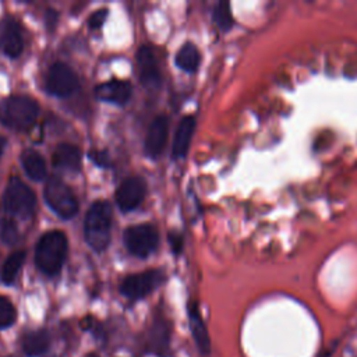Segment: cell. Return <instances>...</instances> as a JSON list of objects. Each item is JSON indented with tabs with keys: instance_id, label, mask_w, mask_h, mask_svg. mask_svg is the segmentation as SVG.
<instances>
[{
	"instance_id": "277c9868",
	"label": "cell",
	"mask_w": 357,
	"mask_h": 357,
	"mask_svg": "<svg viewBox=\"0 0 357 357\" xmlns=\"http://www.w3.org/2000/svg\"><path fill=\"white\" fill-rule=\"evenodd\" d=\"M3 205L8 213L20 218H28L35 209L36 197L22 180L11 177L3 194Z\"/></svg>"
},
{
	"instance_id": "5b68a950",
	"label": "cell",
	"mask_w": 357,
	"mask_h": 357,
	"mask_svg": "<svg viewBox=\"0 0 357 357\" xmlns=\"http://www.w3.org/2000/svg\"><path fill=\"white\" fill-rule=\"evenodd\" d=\"M46 204L52 208V211L63 218L71 219L78 212V202L71 191V188L59 178H50L43 191Z\"/></svg>"
},
{
	"instance_id": "30bf717a",
	"label": "cell",
	"mask_w": 357,
	"mask_h": 357,
	"mask_svg": "<svg viewBox=\"0 0 357 357\" xmlns=\"http://www.w3.org/2000/svg\"><path fill=\"white\" fill-rule=\"evenodd\" d=\"M137 63L141 84L149 89L156 91L162 85V75L158 67V61L155 59L153 52L148 46H141L137 52Z\"/></svg>"
},
{
	"instance_id": "4316f807",
	"label": "cell",
	"mask_w": 357,
	"mask_h": 357,
	"mask_svg": "<svg viewBox=\"0 0 357 357\" xmlns=\"http://www.w3.org/2000/svg\"><path fill=\"white\" fill-rule=\"evenodd\" d=\"M169 243L174 254H180L183 248V237L178 233H169Z\"/></svg>"
},
{
	"instance_id": "6da1fadb",
	"label": "cell",
	"mask_w": 357,
	"mask_h": 357,
	"mask_svg": "<svg viewBox=\"0 0 357 357\" xmlns=\"http://www.w3.org/2000/svg\"><path fill=\"white\" fill-rule=\"evenodd\" d=\"M67 237L60 230L46 231L36 244L35 264L36 268L47 275H57L64 264L67 255Z\"/></svg>"
},
{
	"instance_id": "484cf974",
	"label": "cell",
	"mask_w": 357,
	"mask_h": 357,
	"mask_svg": "<svg viewBox=\"0 0 357 357\" xmlns=\"http://www.w3.org/2000/svg\"><path fill=\"white\" fill-rule=\"evenodd\" d=\"M107 14H109V10H107V8H100V10L95 11V13L89 17V20H88L89 28H92V29L100 28V26L103 25V22H105Z\"/></svg>"
},
{
	"instance_id": "ba28073f",
	"label": "cell",
	"mask_w": 357,
	"mask_h": 357,
	"mask_svg": "<svg viewBox=\"0 0 357 357\" xmlns=\"http://www.w3.org/2000/svg\"><path fill=\"white\" fill-rule=\"evenodd\" d=\"M78 85L75 73L64 63L57 61L52 64L46 77V89L49 93L57 98L70 96Z\"/></svg>"
},
{
	"instance_id": "cb8c5ba5",
	"label": "cell",
	"mask_w": 357,
	"mask_h": 357,
	"mask_svg": "<svg viewBox=\"0 0 357 357\" xmlns=\"http://www.w3.org/2000/svg\"><path fill=\"white\" fill-rule=\"evenodd\" d=\"M1 238L7 244H14L18 240V227L14 220L11 219L1 220Z\"/></svg>"
},
{
	"instance_id": "5bb4252c",
	"label": "cell",
	"mask_w": 357,
	"mask_h": 357,
	"mask_svg": "<svg viewBox=\"0 0 357 357\" xmlns=\"http://www.w3.org/2000/svg\"><path fill=\"white\" fill-rule=\"evenodd\" d=\"M95 95L102 102L124 105L131 96V85L127 81L112 79V81L99 84L95 88Z\"/></svg>"
},
{
	"instance_id": "d6986e66",
	"label": "cell",
	"mask_w": 357,
	"mask_h": 357,
	"mask_svg": "<svg viewBox=\"0 0 357 357\" xmlns=\"http://www.w3.org/2000/svg\"><path fill=\"white\" fill-rule=\"evenodd\" d=\"M21 163L26 176L33 181H40L46 177V163L40 153L33 149H25L21 153Z\"/></svg>"
},
{
	"instance_id": "f546056e",
	"label": "cell",
	"mask_w": 357,
	"mask_h": 357,
	"mask_svg": "<svg viewBox=\"0 0 357 357\" xmlns=\"http://www.w3.org/2000/svg\"><path fill=\"white\" fill-rule=\"evenodd\" d=\"M85 357H99L96 353H88Z\"/></svg>"
},
{
	"instance_id": "7c38bea8",
	"label": "cell",
	"mask_w": 357,
	"mask_h": 357,
	"mask_svg": "<svg viewBox=\"0 0 357 357\" xmlns=\"http://www.w3.org/2000/svg\"><path fill=\"white\" fill-rule=\"evenodd\" d=\"M22 35L17 21L13 18H4L0 22V49L4 54L15 59L22 52Z\"/></svg>"
},
{
	"instance_id": "52a82bcc",
	"label": "cell",
	"mask_w": 357,
	"mask_h": 357,
	"mask_svg": "<svg viewBox=\"0 0 357 357\" xmlns=\"http://www.w3.org/2000/svg\"><path fill=\"white\" fill-rule=\"evenodd\" d=\"M163 280L159 269H151L124 278L120 284V293L130 300H139L152 293Z\"/></svg>"
},
{
	"instance_id": "f1b7e54d",
	"label": "cell",
	"mask_w": 357,
	"mask_h": 357,
	"mask_svg": "<svg viewBox=\"0 0 357 357\" xmlns=\"http://www.w3.org/2000/svg\"><path fill=\"white\" fill-rule=\"evenodd\" d=\"M6 144H7V139H6L3 135H0V156H1V153H3V151H4Z\"/></svg>"
},
{
	"instance_id": "44dd1931",
	"label": "cell",
	"mask_w": 357,
	"mask_h": 357,
	"mask_svg": "<svg viewBox=\"0 0 357 357\" xmlns=\"http://www.w3.org/2000/svg\"><path fill=\"white\" fill-rule=\"evenodd\" d=\"M25 261V251H15L13 252L3 264L0 269V280L4 284H13L22 264Z\"/></svg>"
},
{
	"instance_id": "e0dca14e",
	"label": "cell",
	"mask_w": 357,
	"mask_h": 357,
	"mask_svg": "<svg viewBox=\"0 0 357 357\" xmlns=\"http://www.w3.org/2000/svg\"><path fill=\"white\" fill-rule=\"evenodd\" d=\"M194 130H195V119L192 116L183 117L181 121L178 123V127L176 130V135L173 139L172 158L181 159L187 155Z\"/></svg>"
},
{
	"instance_id": "7402d4cb",
	"label": "cell",
	"mask_w": 357,
	"mask_h": 357,
	"mask_svg": "<svg viewBox=\"0 0 357 357\" xmlns=\"http://www.w3.org/2000/svg\"><path fill=\"white\" fill-rule=\"evenodd\" d=\"M213 21L222 31H229L233 24V14L230 10V4L227 1H219L213 10Z\"/></svg>"
},
{
	"instance_id": "ffe728a7",
	"label": "cell",
	"mask_w": 357,
	"mask_h": 357,
	"mask_svg": "<svg viewBox=\"0 0 357 357\" xmlns=\"http://www.w3.org/2000/svg\"><path fill=\"white\" fill-rule=\"evenodd\" d=\"M176 66L178 68H181L183 71H187V73H194L197 71L198 66H199V61H201V54H199V50L197 49L195 45L192 43H184L180 50L177 52L176 54Z\"/></svg>"
},
{
	"instance_id": "4fadbf2b",
	"label": "cell",
	"mask_w": 357,
	"mask_h": 357,
	"mask_svg": "<svg viewBox=\"0 0 357 357\" xmlns=\"http://www.w3.org/2000/svg\"><path fill=\"white\" fill-rule=\"evenodd\" d=\"M170 324L163 317H158L153 319L149 337H148V350L158 356H166L170 349Z\"/></svg>"
},
{
	"instance_id": "9a60e30c",
	"label": "cell",
	"mask_w": 357,
	"mask_h": 357,
	"mask_svg": "<svg viewBox=\"0 0 357 357\" xmlns=\"http://www.w3.org/2000/svg\"><path fill=\"white\" fill-rule=\"evenodd\" d=\"M188 321H190V329L191 335L194 337V342L202 354H208L211 351V340L206 331V326L204 324V319L199 314L198 305L195 303L188 304Z\"/></svg>"
},
{
	"instance_id": "8fae6325",
	"label": "cell",
	"mask_w": 357,
	"mask_h": 357,
	"mask_svg": "<svg viewBox=\"0 0 357 357\" xmlns=\"http://www.w3.org/2000/svg\"><path fill=\"white\" fill-rule=\"evenodd\" d=\"M167 132H169V119L165 114H159L156 116L146 131V137H145V153L148 158L156 159L166 144L167 139Z\"/></svg>"
},
{
	"instance_id": "7a4b0ae2",
	"label": "cell",
	"mask_w": 357,
	"mask_h": 357,
	"mask_svg": "<svg viewBox=\"0 0 357 357\" xmlns=\"http://www.w3.org/2000/svg\"><path fill=\"white\" fill-rule=\"evenodd\" d=\"M112 208L106 201H96L86 212L84 237L93 251H103L110 241Z\"/></svg>"
},
{
	"instance_id": "2e32d148",
	"label": "cell",
	"mask_w": 357,
	"mask_h": 357,
	"mask_svg": "<svg viewBox=\"0 0 357 357\" xmlns=\"http://www.w3.org/2000/svg\"><path fill=\"white\" fill-rule=\"evenodd\" d=\"M81 151L78 146L71 144H60L52 156L54 167L66 172H78L81 167Z\"/></svg>"
},
{
	"instance_id": "4dcf8cb0",
	"label": "cell",
	"mask_w": 357,
	"mask_h": 357,
	"mask_svg": "<svg viewBox=\"0 0 357 357\" xmlns=\"http://www.w3.org/2000/svg\"><path fill=\"white\" fill-rule=\"evenodd\" d=\"M7 357H13V356H7Z\"/></svg>"
},
{
	"instance_id": "d4e9b609",
	"label": "cell",
	"mask_w": 357,
	"mask_h": 357,
	"mask_svg": "<svg viewBox=\"0 0 357 357\" xmlns=\"http://www.w3.org/2000/svg\"><path fill=\"white\" fill-rule=\"evenodd\" d=\"M88 158L95 162V165L100 166V167H109L110 166V160H109V155L105 151H98V149H92L88 152Z\"/></svg>"
},
{
	"instance_id": "8992f818",
	"label": "cell",
	"mask_w": 357,
	"mask_h": 357,
	"mask_svg": "<svg viewBox=\"0 0 357 357\" xmlns=\"http://www.w3.org/2000/svg\"><path fill=\"white\" fill-rule=\"evenodd\" d=\"M124 245L130 254L138 258H146L158 247L159 236L152 225H135L130 226L124 231Z\"/></svg>"
},
{
	"instance_id": "ac0fdd59",
	"label": "cell",
	"mask_w": 357,
	"mask_h": 357,
	"mask_svg": "<svg viewBox=\"0 0 357 357\" xmlns=\"http://www.w3.org/2000/svg\"><path fill=\"white\" fill-rule=\"evenodd\" d=\"M52 339L47 331L38 329L28 332L22 339V350L28 357H39L47 351Z\"/></svg>"
},
{
	"instance_id": "9c48e42d",
	"label": "cell",
	"mask_w": 357,
	"mask_h": 357,
	"mask_svg": "<svg viewBox=\"0 0 357 357\" xmlns=\"http://www.w3.org/2000/svg\"><path fill=\"white\" fill-rule=\"evenodd\" d=\"M145 181L141 177H127L116 190V202L123 212L135 209L145 197Z\"/></svg>"
},
{
	"instance_id": "83f0119b",
	"label": "cell",
	"mask_w": 357,
	"mask_h": 357,
	"mask_svg": "<svg viewBox=\"0 0 357 357\" xmlns=\"http://www.w3.org/2000/svg\"><path fill=\"white\" fill-rule=\"evenodd\" d=\"M57 13L54 11V10H47L46 11V25H47V28H53L54 25H56V22H57Z\"/></svg>"
},
{
	"instance_id": "3957f363",
	"label": "cell",
	"mask_w": 357,
	"mask_h": 357,
	"mask_svg": "<svg viewBox=\"0 0 357 357\" xmlns=\"http://www.w3.org/2000/svg\"><path fill=\"white\" fill-rule=\"evenodd\" d=\"M39 114V105L35 99L25 95L7 98L1 105L3 123L18 131H25L33 126Z\"/></svg>"
},
{
	"instance_id": "603a6c76",
	"label": "cell",
	"mask_w": 357,
	"mask_h": 357,
	"mask_svg": "<svg viewBox=\"0 0 357 357\" xmlns=\"http://www.w3.org/2000/svg\"><path fill=\"white\" fill-rule=\"evenodd\" d=\"M17 319V310L14 304L7 298L0 296V329L10 328Z\"/></svg>"
}]
</instances>
